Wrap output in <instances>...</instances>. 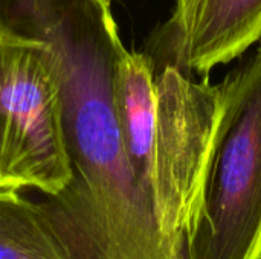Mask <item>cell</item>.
Listing matches in <instances>:
<instances>
[{
	"instance_id": "1",
	"label": "cell",
	"mask_w": 261,
	"mask_h": 259,
	"mask_svg": "<svg viewBox=\"0 0 261 259\" xmlns=\"http://www.w3.org/2000/svg\"><path fill=\"white\" fill-rule=\"evenodd\" d=\"M0 29L46 41L61 64L73 180L54 198L81 259H187L159 232L132 171L113 102L125 47L110 6L95 0H0Z\"/></svg>"
},
{
	"instance_id": "2",
	"label": "cell",
	"mask_w": 261,
	"mask_h": 259,
	"mask_svg": "<svg viewBox=\"0 0 261 259\" xmlns=\"http://www.w3.org/2000/svg\"><path fill=\"white\" fill-rule=\"evenodd\" d=\"M113 102L135 179L161 235L187 253L223 118L220 82L196 81L173 66L154 72L144 52L124 50Z\"/></svg>"
},
{
	"instance_id": "3",
	"label": "cell",
	"mask_w": 261,
	"mask_h": 259,
	"mask_svg": "<svg viewBox=\"0 0 261 259\" xmlns=\"http://www.w3.org/2000/svg\"><path fill=\"white\" fill-rule=\"evenodd\" d=\"M220 87L223 118L187 259H261V46Z\"/></svg>"
},
{
	"instance_id": "4",
	"label": "cell",
	"mask_w": 261,
	"mask_h": 259,
	"mask_svg": "<svg viewBox=\"0 0 261 259\" xmlns=\"http://www.w3.org/2000/svg\"><path fill=\"white\" fill-rule=\"evenodd\" d=\"M72 180L60 56L0 29V188L58 198Z\"/></svg>"
},
{
	"instance_id": "5",
	"label": "cell",
	"mask_w": 261,
	"mask_h": 259,
	"mask_svg": "<svg viewBox=\"0 0 261 259\" xmlns=\"http://www.w3.org/2000/svg\"><path fill=\"white\" fill-rule=\"evenodd\" d=\"M260 40L261 0H196L184 26L168 38L148 40L144 53L154 72L173 66L206 79Z\"/></svg>"
},
{
	"instance_id": "6",
	"label": "cell",
	"mask_w": 261,
	"mask_h": 259,
	"mask_svg": "<svg viewBox=\"0 0 261 259\" xmlns=\"http://www.w3.org/2000/svg\"><path fill=\"white\" fill-rule=\"evenodd\" d=\"M0 259H81L57 215L0 188Z\"/></svg>"
},
{
	"instance_id": "7",
	"label": "cell",
	"mask_w": 261,
	"mask_h": 259,
	"mask_svg": "<svg viewBox=\"0 0 261 259\" xmlns=\"http://www.w3.org/2000/svg\"><path fill=\"white\" fill-rule=\"evenodd\" d=\"M196 0H176V6H174V11L171 14V17L168 18V21L161 26L159 29H156L150 40H164V38H168L171 35H174L185 23L193 5H194Z\"/></svg>"
},
{
	"instance_id": "8",
	"label": "cell",
	"mask_w": 261,
	"mask_h": 259,
	"mask_svg": "<svg viewBox=\"0 0 261 259\" xmlns=\"http://www.w3.org/2000/svg\"><path fill=\"white\" fill-rule=\"evenodd\" d=\"M95 2H99V3H102L106 6H110V3H112V0H95Z\"/></svg>"
}]
</instances>
